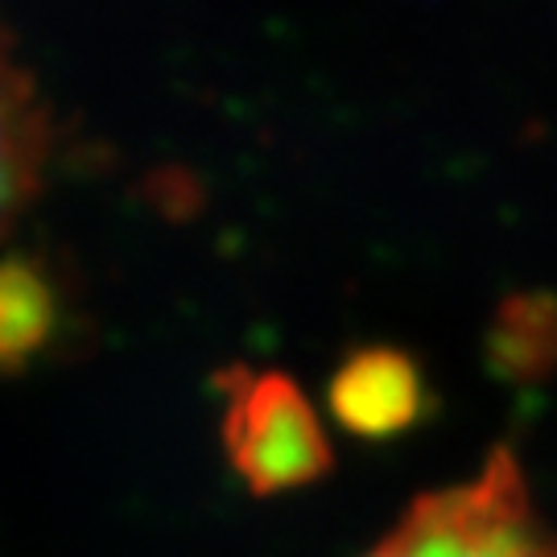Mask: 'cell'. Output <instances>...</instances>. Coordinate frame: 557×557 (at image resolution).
I'll return each mask as SVG.
<instances>
[{
  "mask_svg": "<svg viewBox=\"0 0 557 557\" xmlns=\"http://www.w3.org/2000/svg\"><path fill=\"white\" fill-rule=\"evenodd\" d=\"M46 124L25 66L13 59L9 34L0 29V236L38 186Z\"/></svg>",
  "mask_w": 557,
  "mask_h": 557,
  "instance_id": "obj_4",
  "label": "cell"
},
{
  "mask_svg": "<svg viewBox=\"0 0 557 557\" xmlns=\"http://www.w3.org/2000/svg\"><path fill=\"white\" fill-rule=\"evenodd\" d=\"M368 557H557L517 458L496 450L475 479L421 496Z\"/></svg>",
  "mask_w": 557,
  "mask_h": 557,
  "instance_id": "obj_1",
  "label": "cell"
},
{
  "mask_svg": "<svg viewBox=\"0 0 557 557\" xmlns=\"http://www.w3.org/2000/svg\"><path fill=\"white\" fill-rule=\"evenodd\" d=\"M223 442L257 496L301 487L331 467V446L310 400L281 372H232Z\"/></svg>",
  "mask_w": 557,
  "mask_h": 557,
  "instance_id": "obj_2",
  "label": "cell"
},
{
  "mask_svg": "<svg viewBox=\"0 0 557 557\" xmlns=\"http://www.w3.org/2000/svg\"><path fill=\"white\" fill-rule=\"evenodd\" d=\"M421 400H425V388H421L418 368L400 351H384V347L351 356L331 384V405L338 421L363 438H384L413 425Z\"/></svg>",
  "mask_w": 557,
  "mask_h": 557,
  "instance_id": "obj_3",
  "label": "cell"
},
{
  "mask_svg": "<svg viewBox=\"0 0 557 557\" xmlns=\"http://www.w3.org/2000/svg\"><path fill=\"white\" fill-rule=\"evenodd\" d=\"M50 331V294L29 264H0V363H21Z\"/></svg>",
  "mask_w": 557,
  "mask_h": 557,
  "instance_id": "obj_5",
  "label": "cell"
}]
</instances>
